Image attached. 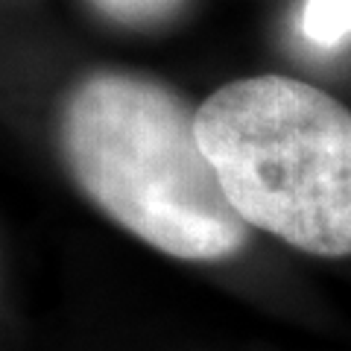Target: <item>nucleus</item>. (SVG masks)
Returning <instances> with one entry per match:
<instances>
[{
    "instance_id": "f257e3e1",
    "label": "nucleus",
    "mask_w": 351,
    "mask_h": 351,
    "mask_svg": "<svg viewBox=\"0 0 351 351\" xmlns=\"http://www.w3.org/2000/svg\"><path fill=\"white\" fill-rule=\"evenodd\" d=\"M193 108L138 73L97 71L62 103L59 149L80 191L147 246L179 261L240 255L252 232L223 196Z\"/></svg>"
},
{
    "instance_id": "f03ea898",
    "label": "nucleus",
    "mask_w": 351,
    "mask_h": 351,
    "mask_svg": "<svg viewBox=\"0 0 351 351\" xmlns=\"http://www.w3.org/2000/svg\"><path fill=\"white\" fill-rule=\"evenodd\" d=\"M193 132L249 228L307 255H351V112L339 100L293 76H246L196 108Z\"/></svg>"
},
{
    "instance_id": "7ed1b4c3",
    "label": "nucleus",
    "mask_w": 351,
    "mask_h": 351,
    "mask_svg": "<svg viewBox=\"0 0 351 351\" xmlns=\"http://www.w3.org/2000/svg\"><path fill=\"white\" fill-rule=\"evenodd\" d=\"M302 32L313 44L334 47L351 36V0H307L302 12Z\"/></svg>"
},
{
    "instance_id": "20e7f679",
    "label": "nucleus",
    "mask_w": 351,
    "mask_h": 351,
    "mask_svg": "<svg viewBox=\"0 0 351 351\" xmlns=\"http://www.w3.org/2000/svg\"><path fill=\"white\" fill-rule=\"evenodd\" d=\"M97 9L120 24H149L170 15L182 0H94Z\"/></svg>"
}]
</instances>
